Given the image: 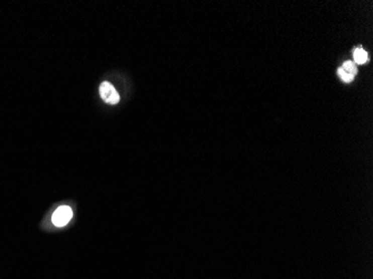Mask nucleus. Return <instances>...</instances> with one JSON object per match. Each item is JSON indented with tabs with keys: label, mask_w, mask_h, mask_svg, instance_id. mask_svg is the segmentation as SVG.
Instances as JSON below:
<instances>
[{
	"label": "nucleus",
	"mask_w": 373,
	"mask_h": 279,
	"mask_svg": "<svg viewBox=\"0 0 373 279\" xmlns=\"http://www.w3.org/2000/svg\"><path fill=\"white\" fill-rule=\"evenodd\" d=\"M72 217H73L72 209L68 206H62L56 209V211L53 213L52 222L54 223V226H56L58 228L65 227L70 221Z\"/></svg>",
	"instance_id": "obj_1"
},
{
	"label": "nucleus",
	"mask_w": 373,
	"mask_h": 279,
	"mask_svg": "<svg viewBox=\"0 0 373 279\" xmlns=\"http://www.w3.org/2000/svg\"><path fill=\"white\" fill-rule=\"evenodd\" d=\"M100 95L103 98V101L108 104H112L115 105L120 102V95L114 88L112 84L109 82H103L100 86Z\"/></svg>",
	"instance_id": "obj_2"
},
{
	"label": "nucleus",
	"mask_w": 373,
	"mask_h": 279,
	"mask_svg": "<svg viewBox=\"0 0 373 279\" xmlns=\"http://www.w3.org/2000/svg\"><path fill=\"white\" fill-rule=\"evenodd\" d=\"M353 57H354V62L356 64H364L367 62V54L362 48H355V51L353 53Z\"/></svg>",
	"instance_id": "obj_3"
},
{
	"label": "nucleus",
	"mask_w": 373,
	"mask_h": 279,
	"mask_svg": "<svg viewBox=\"0 0 373 279\" xmlns=\"http://www.w3.org/2000/svg\"><path fill=\"white\" fill-rule=\"evenodd\" d=\"M342 68H343L345 72H347V73L351 74V75H353V76H355L356 74H357V68H356L355 64L353 62H350V61L344 62V64L342 65Z\"/></svg>",
	"instance_id": "obj_4"
},
{
	"label": "nucleus",
	"mask_w": 373,
	"mask_h": 279,
	"mask_svg": "<svg viewBox=\"0 0 373 279\" xmlns=\"http://www.w3.org/2000/svg\"><path fill=\"white\" fill-rule=\"evenodd\" d=\"M337 74H339V77L342 79V81L345 82V83H350V82L353 81V78H354L353 75H351V74L345 72L342 67L337 69Z\"/></svg>",
	"instance_id": "obj_5"
}]
</instances>
